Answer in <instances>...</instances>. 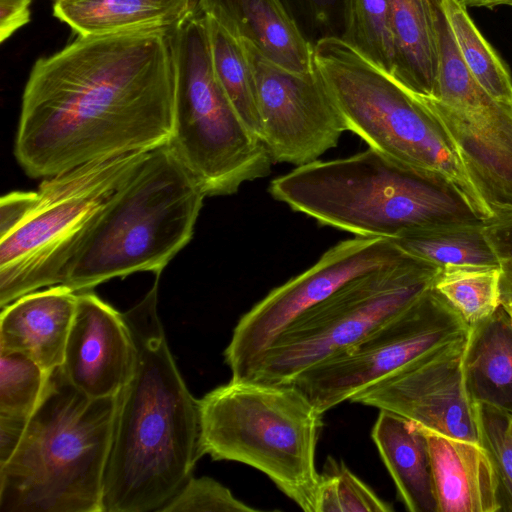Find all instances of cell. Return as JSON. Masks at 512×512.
Returning <instances> with one entry per match:
<instances>
[{
    "label": "cell",
    "instance_id": "obj_1",
    "mask_svg": "<svg viewBox=\"0 0 512 512\" xmlns=\"http://www.w3.org/2000/svg\"><path fill=\"white\" fill-rule=\"evenodd\" d=\"M174 75L168 34L77 36L39 58L24 88L15 157L47 178L168 144Z\"/></svg>",
    "mask_w": 512,
    "mask_h": 512
},
{
    "label": "cell",
    "instance_id": "obj_35",
    "mask_svg": "<svg viewBox=\"0 0 512 512\" xmlns=\"http://www.w3.org/2000/svg\"><path fill=\"white\" fill-rule=\"evenodd\" d=\"M483 230L502 269L512 271V213L490 219Z\"/></svg>",
    "mask_w": 512,
    "mask_h": 512
},
{
    "label": "cell",
    "instance_id": "obj_14",
    "mask_svg": "<svg viewBox=\"0 0 512 512\" xmlns=\"http://www.w3.org/2000/svg\"><path fill=\"white\" fill-rule=\"evenodd\" d=\"M470 333L368 386L349 401L388 410L429 430L482 444L479 405L466 378Z\"/></svg>",
    "mask_w": 512,
    "mask_h": 512
},
{
    "label": "cell",
    "instance_id": "obj_27",
    "mask_svg": "<svg viewBox=\"0 0 512 512\" xmlns=\"http://www.w3.org/2000/svg\"><path fill=\"white\" fill-rule=\"evenodd\" d=\"M454 42L478 84L495 100L512 104V77L505 63L456 0H440Z\"/></svg>",
    "mask_w": 512,
    "mask_h": 512
},
{
    "label": "cell",
    "instance_id": "obj_24",
    "mask_svg": "<svg viewBox=\"0 0 512 512\" xmlns=\"http://www.w3.org/2000/svg\"><path fill=\"white\" fill-rule=\"evenodd\" d=\"M484 223L420 229L391 241L404 254L433 264L501 266L484 234Z\"/></svg>",
    "mask_w": 512,
    "mask_h": 512
},
{
    "label": "cell",
    "instance_id": "obj_15",
    "mask_svg": "<svg viewBox=\"0 0 512 512\" xmlns=\"http://www.w3.org/2000/svg\"><path fill=\"white\" fill-rule=\"evenodd\" d=\"M417 96L448 132L493 216L512 213V104L493 100L478 109L460 110Z\"/></svg>",
    "mask_w": 512,
    "mask_h": 512
},
{
    "label": "cell",
    "instance_id": "obj_30",
    "mask_svg": "<svg viewBox=\"0 0 512 512\" xmlns=\"http://www.w3.org/2000/svg\"><path fill=\"white\" fill-rule=\"evenodd\" d=\"M366 483L341 461L328 457L320 473L315 512H391Z\"/></svg>",
    "mask_w": 512,
    "mask_h": 512
},
{
    "label": "cell",
    "instance_id": "obj_4",
    "mask_svg": "<svg viewBox=\"0 0 512 512\" xmlns=\"http://www.w3.org/2000/svg\"><path fill=\"white\" fill-rule=\"evenodd\" d=\"M118 395L90 398L48 374L41 400L0 466V512H102Z\"/></svg>",
    "mask_w": 512,
    "mask_h": 512
},
{
    "label": "cell",
    "instance_id": "obj_31",
    "mask_svg": "<svg viewBox=\"0 0 512 512\" xmlns=\"http://www.w3.org/2000/svg\"><path fill=\"white\" fill-rule=\"evenodd\" d=\"M482 444L495 467L503 509L512 511V412L478 403Z\"/></svg>",
    "mask_w": 512,
    "mask_h": 512
},
{
    "label": "cell",
    "instance_id": "obj_33",
    "mask_svg": "<svg viewBox=\"0 0 512 512\" xmlns=\"http://www.w3.org/2000/svg\"><path fill=\"white\" fill-rule=\"evenodd\" d=\"M180 511L259 512V509L240 501L210 477L191 476L160 512Z\"/></svg>",
    "mask_w": 512,
    "mask_h": 512
},
{
    "label": "cell",
    "instance_id": "obj_22",
    "mask_svg": "<svg viewBox=\"0 0 512 512\" xmlns=\"http://www.w3.org/2000/svg\"><path fill=\"white\" fill-rule=\"evenodd\" d=\"M394 41L393 76L419 96L432 97L438 72L435 0H389Z\"/></svg>",
    "mask_w": 512,
    "mask_h": 512
},
{
    "label": "cell",
    "instance_id": "obj_39",
    "mask_svg": "<svg viewBox=\"0 0 512 512\" xmlns=\"http://www.w3.org/2000/svg\"><path fill=\"white\" fill-rule=\"evenodd\" d=\"M502 299H512V271L504 270L501 277Z\"/></svg>",
    "mask_w": 512,
    "mask_h": 512
},
{
    "label": "cell",
    "instance_id": "obj_12",
    "mask_svg": "<svg viewBox=\"0 0 512 512\" xmlns=\"http://www.w3.org/2000/svg\"><path fill=\"white\" fill-rule=\"evenodd\" d=\"M389 239L356 236L328 249L301 274L270 291L235 326L224 356L233 380H244L256 360L289 324L351 280L400 262Z\"/></svg>",
    "mask_w": 512,
    "mask_h": 512
},
{
    "label": "cell",
    "instance_id": "obj_32",
    "mask_svg": "<svg viewBox=\"0 0 512 512\" xmlns=\"http://www.w3.org/2000/svg\"><path fill=\"white\" fill-rule=\"evenodd\" d=\"M302 36L314 46L329 37L341 38L348 0H280Z\"/></svg>",
    "mask_w": 512,
    "mask_h": 512
},
{
    "label": "cell",
    "instance_id": "obj_3",
    "mask_svg": "<svg viewBox=\"0 0 512 512\" xmlns=\"http://www.w3.org/2000/svg\"><path fill=\"white\" fill-rule=\"evenodd\" d=\"M269 193L320 225L361 237L392 240L420 229L487 222L444 177L370 147L296 166L274 179Z\"/></svg>",
    "mask_w": 512,
    "mask_h": 512
},
{
    "label": "cell",
    "instance_id": "obj_9",
    "mask_svg": "<svg viewBox=\"0 0 512 512\" xmlns=\"http://www.w3.org/2000/svg\"><path fill=\"white\" fill-rule=\"evenodd\" d=\"M149 153L137 150L95 160L42 180L31 212L0 239L1 308L62 284L99 214Z\"/></svg>",
    "mask_w": 512,
    "mask_h": 512
},
{
    "label": "cell",
    "instance_id": "obj_41",
    "mask_svg": "<svg viewBox=\"0 0 512 512\" xmlns=\"http://www.w3.org/2000/svg\"><path fill=\"white\" fill-rule=\"evenodd\" d=\"M52 1H53V3H54V2L59 1V0H52Z\"/></svg>",
    "mask_w": 512,
    "mask_h": 512
},
{
    "label": "cell",
    "instance_id": "obj_38",
    "mask_svg": "<svg viewBox=\"0 0 512 512\" xmlns=\"http://www.w3.org/2000/svg\"><path fill=\"white\" fill-rule=\"evenodd\" d=\"M464 7H486L494 8L496 6L505 5L512 7V0H456Z\"/></svg>",
    "mask_w": 512,
    "mask_h": 512
},
{
    "label": "cell",
    "instance_id": "obj_34",
    "mask_svg": "<svg viewBox=\"0 0 512 512\" xmlns=\"http://www.w3.org/2000/svg\"><path fill=\"white\" fill-rule=\"evenodd\" d=\"M37 191H14L0 200V239L14 231L37 202Z\"/></svg>",
    "mask_w": 512,
    "mask_h": 512
},
{
    "label": "cell",
    "instance_id": "obj_29",
    "mask_svg": "<svg viewBox=\"0 0 512 512\" xmlns=\"http://www.w3.org/2000/svg\"><path fill=\"white\" fill-rule=\"evenodd\" d=\"M48 374L26 354L0 350V417L28 422Z\"/></svg>",
    "mask_w": 512,
    "mask_h": 512
},
{
    "label": "cell",
    "instance_id": "obj_36",
    "mask_svg": "<svg viewBox=\"0 0 512 512\" xmlns=\"http://www.w3.org/2000/svg\"><path fill=\"white\" fill-rule=\"evenodd\" d=\"M32 0H0V41L4 42L30 21Z\"/></svg>",
    "mask_w": 512,
    "mask_h": 512
},
{
    "label": "cell",
    "instance_id": "obj_5",
    "mask_svg": "<svg viewBox=\"0 0 512 512\" xmlns=\"http://www.w3.org/2000/svg\"><path fill=\"white\" fill-rule=\"evenodd\" d=\"M205 197L168 144L153 149L105 205L61 285L77 293L135 272L160 275L191 240Z\"/></svg>",
    "mask_w": 512,
    "mask_h": 512
},
{
    "label": "cell",
    "instance_id": "obj_18",
    "mask_svg": "<svg viewBox=\"0 0 512 512\" xmlns=\"http://www.w3.org/2000/svg\"><path fill=\"white\" fill-rule=\"evenodd\" d=\"M421 428L429 447L437 512L503 510L498 476L487 449Z\"/></svg>",
    "mask_w": 512,
    "mask_h": 512
},
{
    "label": "cell",
    "instance_id": "obj_8",
    "mask_svg": "<svg viewBox=\"0 0 512 512\" xmlns=\"http://www.w3.org/2000/svg\"><path fill=\"white\" fill-rule=\"evenodd\" d=\"M174 75L173 125L168 146L206 196L236 193L267 176L273 163L245 125L212 66L200 9L168 34Z\"/></svg>",
    "mask_w": 512,
    "mask_h": 512
},
{
    "label": "cell",
    "instance_id": "obj_26",
    "mask_svg": "<svg viewBox=\"0 0 512 512\" xmlns=\"http://www.w3.org/2000/svg\"><path fill=\"white\" fill-rule=\"evenodd\" d=\"M205 20L216 78L245 125L261 140L255 85L243 46L214 19Z\"/></svg>",
    "mask_w": 512,
    "mask_h": 512
},
{
    "label": "cell",
    "instance_id": "obj_37",
    "mask_svg": "<svg viewBox=\"0 0 512 512\" xmlns=\"http://www.w3.org/2000/svg\"><path fill=\"white\" fill-rule=\"evenodd\" d=\"M27 424L28 422L0 417V466L13 455Z\"/></svg>",
    "mask_w": 512,
    "mask_h": 512
},
{
    "label": "cell",
    "instance_id": "obj_6",
    "mask_svg": "<svg viewBox=\"0 0 512 512\" xmlns=\"http://www.w3.org/2000/svg\"><path fill=\"white\" fill-rule=\"evenodd\" d=\"M198 404L202 456L251 466L303 511L315 512L324 414L293 383L231 379Z\"/></svg>",
    "mask_w": 512,
    "mask_h": 512
},
{
    "label": "cell",
    "instance_id": "obj_19",
    "mask_svg": "<svg viewBox=\"0 0 512 512\" xmlns=\"http://www.w3.org/2000/svg\"><path fill=\"white\" fill-rule=\"evenodd\" d=\"M203 15L239 41L250 42L275 65L299 74L314 70L313 46L280 0H198Z\"/></svg>",
    "mask_w": 512,
    "mask_h": 512
},
{
    "label": "cell",
    "instance_id": "obj_25",
    "mask_svg": "<svg viewBox=\"0 0 512 512\" xmlns=\"http://www.w3.org/2000/svg\"><path fill=\"white\" fill-rule=\"evenodd\" d=\"M502 273L501 266L448 265L439 269L433 289L472 328L501 307Z\"/></svg>",
    "mask_w": 512,
    "mask_h": 512
},
{
    "label": "cell",
    "instance_id": "obj_23",
    "mask_svg": "<svg viewBox=\"0 0 512 512\" xmlns=\"http://www.w3.org/2000/svg\"><path fill=\"white\" fill-rule=\"evenodd\" d=\"M465 364L473 399L512 412V321L503 305L471 328Z\"/></svg>",
    "mask_w": 512,
    "mask_h": 512
},
{
    "label": "cell",
    "instance_id": "obj_7",
    "mask_svg": "<svg viewBox=\"0 0 512 512\" xmlns=\"http://www.w3.org/2000/svg\"><path fill=\"white\" fill-rule=\"evenodd\" d=\"M313 62L349 131L370 148L444 177L481 219L494 218L448 132L416 94L338 37L319 40Z\"/></svg>",
    "mask_w": 512,
    "mask_h": 512
},
{
    "label": "cell",
    "instance_id": "obj_20",
    "mask_svg": "<svg viewBox=\"0 0 512 512\" xmlns=\"http://www.w3.org/2000/svg\"><path fill=\"white\" fill-rule=\"evenodd\" d=\"M198 9V0H59L53 3V15L78 36L145 31L169 34Z\"/></svg>",
    "mask_w": 512,
    "mask_h": 512
},
{
    "label": "cell",
    "instance_id": "obj_17",
    "mask_svg": "<svg viewBox=\"0 0 512 512\" xmlns=\"http://www.w3.org/2000/svg\"><path fill=\"white\" fill-rule=\"evenodd\" d=\"M76 302L77 293L60 284L1 308L0 350L26 354L47 373L62 366Z\"/></svg>",
    "mask_w": 512,
    "mask_h": 512
},
{
    "label": "cell",
    "instance_id": "obj_16",
    "mask_svg": "<svg viewBox=\"0 0 512 512\" xmlns=\"http://www.w3.org/2000/svg\"><path fill=\"white\" fill-rule=\"evenodd\" d=\"M134 347L122 313L90 290L77 292L62 369L90 398L116 396L128 381Z\"/></svg>",
    "mask_w": 512,
    "mask_h": 512
},
{
    "label": "cell",
    "instance_id": "obj_11",
    "mask_svg": "<svg viewBox=\"0 0 512 512\" xmlns=\"http://www.w3.org/2000/svg\"><path fill=\"white\" fill-rule=\"evenodd\" d=\"M471 328L433 288L342 352L293 383L322 414L418 358L469 335Z\"/></svg>",
    "mask_w": 512,
    "mask_h": 512
},
{
    "label": "cell",
    "instance_id": "obj_40",
    "mask_svg": "<svg viewBox=\"0 0 512 512\" xmlns=\"http://www.w3.org/2000/svg\"><path fill=\"white\" fill-rule=\"evenodd\" d=\"M502 305L507 311L512 321V299H502Z\"/></svg>",
    "mask_w": 512,
    "mask_h": 512
},
{
    "label": "cell",
    "instance_id": "obj_28",
    "mask_svg": "<svg viewBox=\"0 0 512 512\" xmlns=\"http://www.w3.org/2000/svg\"><path fill=\"white\" fill-rule=\"evenodd\" d=\"M341 39L393 76L395 55L389 0H348Z\"/></svg>",
    "mask_w": 512,
    "mask_h": 512
},
{
    "label": "cell",
    "instance_id": "obj_21",
    "mask_svg": "<svg viewBox=\"0 0 512 512\" xmlns=\"http://www.w3.org/2000/svg\"><path fill=\"white\" fill-rule=\"evenodd\" d=\"M371 436L406 509L437 512L429 447L421 426L380 410Z\"/></svg>",
    "mask_w": 512,
    "mask_h": 512
},
{
    "label": "cell",
    "instance_id": "obj_10",
    "mask_svg": "<svg viewBox=\"0 0 512 512\" xmlns=\"http://www.w3.org/2000/svg\"><path fill=\"white\" fill-rule=\"evenodd\" d=\"M439 269L407 256L351 280L279 333L244 380L291 383L408 308L433 288Z\"/></svg>",
    "mask_w": 512,
    "mask_h": 512
},
{
    "label": "cell",
    "instance_id": "obj_13",
    "mask_svg": "<svg viewBox=\"0 0 512 512\" xmlns=\"http://www.w3.org/2000/svg\"><path fill=\"white\" fill-rule=\"evenodd\" d=\"M240 42L254 80L261 141L273 163L305 165L336 147L348 128L315 65L310 73H294Z\"/></svg>",
    "mask_w": 512,
    "mask_h": 512
},
{
    "label": "cell",
    "instance_id": "obj_2",
    "mask_svg": "<svg viewBox=\"0 0 512 512\" xmlns=\"http://www.w3.org/2000/svg\"><path fill=\"white\" fill-rule=\"evenodd\" d=\"M159 277L122 313L134 362L118 394L102 512H160L202 456L198 400L177 368L158 314Z\"/></svg>",
    "mask_w": 512,
    "mask_h": 512
}]
</instances>
